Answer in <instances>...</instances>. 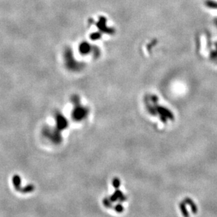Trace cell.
I'll return each instance as SVG.
<instances>
[{
  "instance_id": "1",
  "label": "cell",
  "mask_w": 217,
  "mask_h": 217,
  "mask_svg": "<svg viewBox=\"0 0 217 217\" xmlns=\"http://www.w3.org/2000/svg\"><path fill=\"white\" fill-rule=\"evenodd\" d=\"M71 101L74 105V108L72 111V117L73 119L78 122L86 119L89 114V111L87 107L82 105L80 98L78 96H73Z\"/></svg>"
},
{
  "instance_id": "2",
  "label": "cell",
  "mask_w": 217,
  "mask_h": 217,
  "mask_svg": "<svg viewBox=\"0 0 217 217\" xmlns=\"http://www.w3.org/2000/svg\"><path fill=\"white\" fill-rule=\"evenodd\" d=\"M61 131L58 130L56 127L44 128L43 134L46 138H48L54 144H60L62 141Z\"/></svg>"
},
{
  "instance_id": "3",
  "label": "cell",
  "mask_w": 217,
  "mask_h": 217,
  "mask_svg": "<svg viewBox=\"0 0 217 217\" xmlns=\"http://www.w3.org/2000/svg\"><path fill=\"white\" fill-rule=\"evenodd\" d=\"M55 120H56V126L55 127L60 131L68 128V121L63 114L60 113V112H57L55 115Z\"/></svg>"
}]
</instances>
